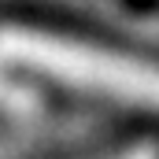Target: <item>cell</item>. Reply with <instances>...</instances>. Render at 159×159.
<instances>
[{"label":"cell","instance_id":"1","mask_svg":"<svg viewBox=\"0 0 159 159\" xmlns=\"http://www.w3.org/2000/svg\"><path fill=\"white\" fill-rule=\"evenodd\" d=\"M0 52L11 63L41 70V74L67 81L74 89H89V93L111 96L119 104L159 111V67L137 59V56L70 41L59 34H30V30L4 34Z\"/></svg>","mask_w":159,"mask_h":159},{"label":"cell","instance_id":"2","mask_svg":"<svg viewBox=\"0 0 159 159\" xmlns=\"http://www.w3.org/2000/svg\"><path fill=\"white\" fill-rule=\"evenodd\" d=\"M0 104H4V107H22V104H26V100H22V93L4 78V74H0Z\"/></svg>","mask_w":159,"mask_h":159}]
</instances>
